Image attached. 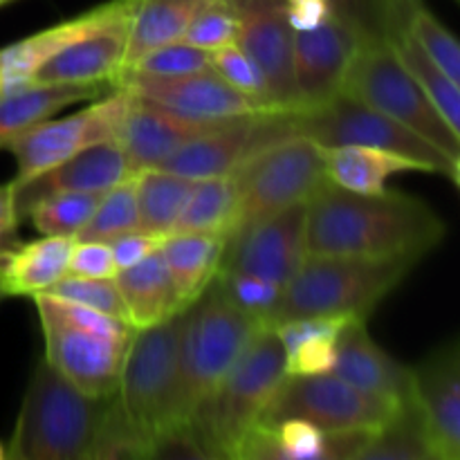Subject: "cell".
I'll return each mask as SVG.
<instances>
[{
    "label": "cell",
    "mask_w": 460,
    "mask_h": 460,
    "mask_svg": "<svg viewBox=\"0 0 460 460\" xmlns=\"http://www.w3.org/2000/svg\"><path fill=\"white\" fill-rule=\"evenodd\" d=\"M328 4L332 16L344 22L359 43L391 40L402 31L386 0H328Z\"/></svg>",
    "instance_id": "obj_39"
},
{
    "label": "cell",
    "mask_w": 460,
    "mask_h": 460,
    "mask_svg": "<svg viewBox=\"0 0 460 460\" xmlns=\"http://www.w3.org/2000/svg\"><path fill=\"white\" fill-rule=\"evenodd\" d=\"M137 184V229L166 238L173 234L196 180L164 169H146L135 175Z\"/></svg>",
    "instance_id": "obj_30"
},
{
    "label": "cell",
    "mask_w": 460,
    "mask_h": 460,
    "mask_svg": "<svg viewBox=\"0 0 460 460\" xmlns=\"http://www.w3.org/2000/svg\"><path fill=\"white\" fill-rule=\"evenodd\" d=\"M124 0H108L97 7L81 12L79 16L67 18L58 25L40 30L36 34L25 36L12 45L0 48V94L27 88L34 84V75L49 57L70 45L79 36L106 22L121 9Z\"/></svg>",
    "instance_id": "obj_23"
},
{
    "label": "cell",
    "mask_w": 460,
    "mask_h": 460,
    "mask_svg": "<svg viewBox=\"0 0 460 460\" xmlns=\"http://www.w3.org/2000/svg\"><path fill=\"white\" fill-rule=\"evenodd\" d=\"M305 256V202H299L227 238L218 270L254 274L286 288Z\"/></svg>",
    "instance_id": "obj_15"
},
{
    "label": "cell",
    "mask_w": 460,
    "mask_h": 460,
    "mask_svg": "<svg viewBox=\"0 0 460 460\" xmlns=\"http://www.w3.org/2000/svg\"><path fill=\"white\" fill-rule=\"evenodd\" d=\"M326 160V180L346 191L362 193V196H380L386 191V180L409 171H422L418 162L398 153L380 151L371 146H332L323 148Z\"/></svg>",
    "instance_id": "obj_26"
},
{
    "label": "cell",
    "mask_w": 460,
    "mask_h": 460,
    "mask_svg": "<svg viewBox=\"0 0 460 460\" xmlns=\"http://www.w3.org/2000/svg\"><path fill=\"white\" fill-rule=\"evenodd\" d=\"M45 295L88 305V308H94L99 313H106L111 317L130 323L124 299H121L119 290L115 286V279H88L76 277V274H63L54 286L45 290Z\"/></svg>",
    "instance_id": "obj_40"
},
{
    "label": "cell",
    "mask_w": 460,
    "mask_h": 460,
    "mask_svg": "<svg viewBox=\"0 0 460 460\" xmlns=\"http://www.w3.org/2000/svg\"><path fill=\"white\" fill-rule=\"evenodd\" d=\"M211 283L218 288L225 299L232 301L238 310H243L261 326H270L274 310L283 296V288L277 283L236 270H218Z\"/></svg>",
    "instance_id": "obj_37"
},
{
    "label": "cell",
    "mask_w": 460,
    "mask_h": 460,
    "mask_svg": "<svg viewBox=\"0 0 460 460\" xmlns=\"http://www.w3.org/2000/svg\"><path fill=\"white\" fill-rule=\"evenodd\" d=\"M359 39L335 16L308 31H295V84L301 111L323 106L341 93Z\"/></svg>",
    "instance_id": "obj_19"
},
{
    "label": "cell",
    "mask_w": 460,
    "mask_h": 460,
    "mask_svg": "<svg viewBox=\"0 0 460 460\" xmlns=\"http://www.w3.org/2000/svg\"><path fill=\"white\" fill-rule=\"evenodd\" d=\"M218 124L223 121L189 119V117L130 94L128 108H126L115 139L124 148L135 173H139V171L162 166L184 144L209 133Z\"/></svg>",
    "instance_id": "obj_20"
},
{
    "label": "cell",
    "mask_w": 460,
    "mask_h": 460,
    "mask_svg": "<svg viewBox=\"0 0 460 460\" xmlns=\"http://www.w3.org/2000/svg\"><path fill=\"white\" fill-rule=\"evenodd\" d=\"M341 94L385 112L460 162V135L449 128L425 90L402 66L391 40L359 43Z\"/></svg>",
    "instance_id": "obj_9"
},
{
    "label": "cell",
    "mask_w": 460,
    "mask_h": 460,
    "mask_svg": "<svg viewBox=\"0 0 460 460\" xmlns=\"http://www.w3.org/2000/svg\"><path fill=\"white\" fill-rule=\"evenodd\" d=\"M395 54L402 61V66L411 72L413 79L418 81L425 94L429 97V102L434 103L436 111L443 115V119L447 121L449 128L456 130L460 135V90L456 81L449 79L425 52H422L420 45L407 34V31H400L395 39H391Z\"/></svg>",
    "instance_id": "obj_32"
},
{
    "label": "cell",
    "mask_w": 460,
    "mask_h": 460,
    "mask_svg": "<svg viewBox=\"0 0 460 460\" xmlns=\"http://www.w3.org/2000/svg\"><path fill=\"white\" fill-rule=\"evenodd\" d=\"M332 373L349 385L395 404H407L411 395V368L391 358L368 335L367 319H350L341 328Z\"/></svg>",
    "instance_id": "obj_22"
},
{
    "label": "cell",
    "mask_w": 460,
    "mask_h": 460,
    "mask_svg": "<svg viewBox=\"0 0 460 460\" xmlns=\"http://www.w3.org/2000/svg\"><path fill=\"white\" fill-rule=\"evenodd\" d=\"M288 25L292 31H308L332 16L328 0H283Z\"/></svg>",
    "instance_id": "obj_47"
},
{
    "label": "cell",
    "mask_w": 460,
    "mask_h": 460,
    "mask_svg": "<svg viewBox=\"0 0 460 460\" xmlns=\"http://www.w3.org/2000/svg\"><path fill=\"white\" fill-rule=\"evenodd\" d=\"M236 187L234 234L310 196L326 182L323 148L305 137H288L261 148L232 173Z\"/></svg>",
    "instance_id": "obj_10"
},
{
    "label": "cell",
    "mask_w": 460,
    "mask_h": 460,
    "mask_svg": "<svg viewBox=\"0 0 460 460\" xmlns=\"http://www.w3.org/2000/svg\"><path fill=\"white\" fill-rule=\"evenodd\" d=\"M142 460L151 458V440L130 422L121 409L117 394L108 398L103 416L99 420L90 460Z\"/></svg>",
    "instance_id": "obj_35"
},
{
    "label": "cell",
    "mask_w": 460,
    "mask_h": 460,
    "mask_svg": "<svg viewBox=\"0 0 460 460\" xmlns=\"http://www.w3.org/2000/svg\"><path fill=\"white\" fill-rule=\"evenodd\" d=\"M238 13L236 43L254 61L272 112H301L295 84V31L288 25L283 0H229Z\"/></svg>",
    "instance_id": "obj_13"
},
{
    "label": "cell",
    "mask_w": 460,
    "mask_h": 460,
    "mask_svg": "<svg viewBox=\"0 0 460 460\" xmlns=\"http://www.w3.org/2000/svg\"><path fill=\"white\" fill-rule=\"evenodd\" d=\"M4 458V447H3V443H0V460Z\"/></svg>",
    "instance_id": "obj_51"
},
{
    "label": "cell",
    "mask_w": 460,
    "mask_h": 460,
    "mask_svg": "<svg viewBox=\"0 0 460 460\" xmlns=\"http://www.w3.org/2000/svg\"><path fill=\"white\" fill-rule=\"evenodd\" d=\"M238 13L229 0H211L200 13L191 21V25L184 31L182 40L196 45V48L216 52L229 43H236L238 39Z\"/></svg>",
    "instance_id": "obj_41"
},
{
    "label": "cell",
    "mask_w": 460,
    "mask_h": 460,
    "mask_svg": "<svg viewBox=\"0 0 460 460\" xmlns=\"http://www.w3.org/2000/svg\"><path fill=\"white\" fill-rule=\"evenodd\" d=\"M31 299L43 328V358L84 394L97 398L117 394L121 362L135 328L111 314L45 292Z\"/></svg>",
    "instance_id": "obj_3"
},
{
    "label": "cell",
    "mask_w": 460,
    "mask_h": 460,
    "mask_svg": "<svg viewBox=\"0 0 460 460\" xmlns=\"http://www.w3.org/2000/svg\"><path fill=\"white\" fill-rule=\"evenodd\" d=\"M135 171L126 157L124 148L117 139L94 144L85 151L76 153L70 160L34 175L16 189L18 220H25L27 211L40 198L63 191H108L115 184L135 178ZM13 182V180H12Z\"/></svg>",
    "instance_id": "obj_21"
},
{
    "label": "cell",
    "mask_w": 460,
    "mask_h": 460,
    "mask_svg": "<svg viewBox=\"0 0 460 460\" xmlns=\"http://www.w3.org/2000/svg\"><path fill=\"white\" fill-rule=\"evenodd\" d=\"M111 85H40L0 94V148L7 146L16 135L48 119L61 108L76 102H94L111 93Z\"/></svg>",
    "instance_id": "obj_29"
},
{
    "label": "cell",
    "mask_w": 460,
    "mask_h": 460,
    "mask_svg": "<svg viewBox=\"0 0 460 460\" xmlns=\"http://www.w3.org/2000/svg\"><path fill=\"white\" fill-rule=\"evenodd\" d=\"M137 225V184H135V178H130L103 191L97 209L90 216L85 227L76 234V238L111 243L121 234L135 232Z\"/></svg>",
    "instance_id": "obj_36"
},
{
    "label": "cell",
    "mask_w": 460,
    "mask_h": 460,
    "mask_svg": "<svg viewBox=\"0 0 460 460\" xmlns=\"http://www.w3.org/2000/svg\"><path fill=\"white\" fill-rule=\"evenodd\" d=\"M407 259H355V256H305L270 326L299 317L368 319V314L411 272Z\"/></svg>",
    "instance_id": "obj_5"
},
{
    "label": "cell",
    "mask_w": 460,
    "mask_h": 460,
    "mask_svg": "<svg viewBox=\"0 0 460 460\" xmlns=\"http://www.w3.org/2000/svg\"><path fill=\"white\" fill-rule=\"evenodd\" d=\"M337 340L332 335H317L299 341L286 353L288 376H323L332 373L337 359Z\"/></svg>",
    "instance_id": "obj_44"
},
{
    "label": "cell",
    "mask_w": 460,
    "mask_h": 460,
    "mask_svg": "<svg viewBox=\"0 0 460 460\" xmlns=\"http://www.w3.org/2000/svg\"><path fill=\"white\" fill-rule=\"evenodd\" d=\"M359 460H434L425 429L411 402L402 404L371 443Z\"/></svg>",
    "instance_id": "obj_34"
},
{
    "label": "cell",
    "mask_w": 460,
    "mask_h": 460,
    "mask_svg": "<svg viewBox=\"0 0 460 460\" xmlns=\"http://www.w3.org/2000/svg\"><path fill=\"white\" fill-rule=\"evenodd\" d=\"M288 121L295 137L299 135L322 148L349 144L380 148L418 162L427 173L443 175L454 184L460 182L458 160H452L447 153L413 133L411 128L349 94L340 93L328 103L310 111L288 112Z\"/></svg>",
    "instance_id": "obj_8"
},
{
    "label": "cell",
    "mask_w": 460,
    "mask_h": 460,
    "mask_svg": "<svg viewBox=\"0 0 460 460\" xmlns=\"http://www.w3.org/2000/svg\"><path fill=\"white\" fill-rule=\"evenodd\" d=\"M130 94L124 88H112L103 97L94 99L88 108L63 119H40L7 144V151L16 157L18 173L13 184H21L76 153L117 137L121 119L128 108Z\"/></svg>",
    "instance_id": "obj_12"
},
{
    "label": "cell",
    "mask_w": 460,
    "mask_h": 460,
    "mask_svg": "<svg viewBox=\"0 0 460 460\" xmlns=\"http://www.w3.org/2000/svg\"><path fill=\"white\" fill-rule=\"evenodd\" d=\"M386 3H389L391 13H394L395 22H398V27L402 31H404V27H407L409 16H411V13L420 7V4H425L422 0H386Z\"/></svg>",
    "instance_id": "obj_49"
},
{
    "label": "cell",
    "mask_w": 460,
    "mask_h": 460,
    "mask_svg": "<svg viewBox=\"0 0 460 460\" xmlns=\"http://www.w3.org/2000/svg\"><path fill=\"white\" fill-rule=\"evenodd\" d=\"M400 407L349 385L335 373L286 376L259 422L301 418L326 431H377Z\"/></svg>",
    "instance_id": "obj_11"
},
{
    "label": "cell",
    "mask_w": 460,
    "mask_h": 460,
    "mask_svg": "<svg viewBox=\"0 0 460 460\" xmlns=\"http://www.w3.org/2000/svg\"><path fill=\"white\" fill-rule=\"evenodd\" d=\"M162 241H164L162 236L142 232V229H135V232L121 234V236L112 238L108 245H111L112 250V259H115L117 272H119V270L130 268V265L142 263L144 259L155 254V252L162 247Z\"/></svg>",
    "instance_id": "obj_46"
},
{
    "label": "cell",
    "mask_w": 460,
    "mask_h": 460,
    "mask_svg": "<svg viewBox=\"0 0 460 460\" xmlns=\"http://www.w3.org/2000/svg\"><path fill=\"white\" fill-rule=\"evenodd\" d=\"M209 3L211 0H133L124 70L153 49L182 39L193 18Z\"/></svg>",
    "instance_id": "obj_27"
},
{
    "label": "cell",
    "mask_w": 460,
    "mask_h": 460,
    "mask_svg": "<svg viewBox=\"0 0 460 460\" xmlns=\"http://www.w3.org/2000/svg\"><path fill=\"white\" fill-rule=\"evenodd\" d=\"M115 286L133 328L155 326L184 310L160 250L142 263L119 270L115 274Z\"/></svg>",
    "instance_id": "obj_24"
},
{
    "label": "cell",
    "mask_w": 460,
    "mask_h": 460,
    "mask_svg": "<svg viewBox=\"0 0 460 460\" xmlns=\"http://www.w3.org/2000/svg\"><path fill=\"white\" fill-rule=\"evenodd\" d=\"M376 431H326L301 418L259 422L236 449L238 460H359Z\"/></svg>",
    "instance_id": "obj_18"
},
{
    "label": "cell",
    "mask_w": 460,
    "mask_h": 460,
    "mask_svg": "<svg viewBox=\"0 0 460 460\" xmlns=\"http://www.w3.org/2000/svg\"><path fill=\"white\" fill-rule=\"evenodd\" d=\"M184 310L155 326L135 328L121 362L117 400L130 422L151 440V447L162 431L180 422L178 385Z\"/></svg>",
    "instance_id": "obj_7"
},
{
    "label": "cell",
    "mask_w": 460,
    "mask_h": 460,
    "mask_svg": "<svg viewBox=\"0 0 460 460\" xmlns=\"http://www.w3.org/2000/svg\"><path fill=\"white\" fill-rule=\"evenodd\" d=\"M227 238L220 234H169L160 254L182 305H191L209 288L223 263Z\"/></svg>",
    "instance_id": "obj_25"
},
{
    "label": "cell",
    "mask_w": 460,
    "mask_h": 460,
    "mask_svg": "<svg viewBox=\"0 0 460 460\" xmlns=\"http://www.w3.org/2000/svg\"><path fill=\"white\" fill-rule=\"evenodd\" d=\"M18 214H16V189L13 182L0 184V232L3 229H16L18 227Z\"/></svg>",
    "instance_id": "obj_48"
},
{
    "label": "cell",
    "mask_w": 460,
    "mask_h": 460,
    "mask_svg": "<svg viewBox=\"0 0 460 460\" xmlns=\"http://www.w3.org/2000/svg\"><path fill=\"white\" fill-rule=\"evenodd\" d=\"M102 196L103 191L52 193L34 202L25 218L31 220L40 236L76 238L97 209Z\"/></svg>",
    "instance_id": "obj_33"
},
{
    "label": "cell",
    "mask_w": 460,
    "mask_h": 460,
    "mask_svg": "<svg viewBox=\"0 0 460 460\" xmlns=\"http://www.w3.org/2000/svg\"><path fill=\"white\" fill-rule=\"evenodd\" d=\"M67 274L88 279H115L117 265L112 259L111 245L103 241H79V238H75Z\"/></svg>",
    "instance_id": "obj_45"
},
{
    "label": "cell",
    "mask_w": 460,
    "mask_h": 460,
    "mask_svg": "<svg viewBox=\"0 0 460 460\" xmlns=\"http://www.w3.org/2000/svg\"><path fill=\"white\" fill-rule=\"evenodd\" d=\"M209 66L211 70H214L220 79L227 81L234 90H238V93L250 97L254 103H259L265 112H272L268 106V97H265L263 79H261L254 61L247 57V52L241 45L229 43L225 45V48L211 52Z\"/></svg>",
    "instance_id": "obj_42"
},
{
    "label": "cell",
    "mask_w": 460,
    "mask_h": 460,
    "mask_svg": "<svg viewBox=\"0 0 460 460\" xmlns=\"http://www.w3.org/2000/svg\"><path fill=\"white\" fill-rule=\"evenodd\" d=\"M108 398L84 394L48 359H39L4 458L90 460Z\"/></svg>",
    "instance_id": "obj_2"
},
{
    "label": "cell",
    "mask_w": 460,
    "mask_h": 460,
    "mask_svg": "<svg viewBox=\"0 0 460 460\" xmlns=\"http://www.w3.org/2000/svg\"><path fill=\"white\" fill-rule=\"evenodd\" d=\"M434 460H460V350L456 341L411 368V395Z\"/></svg>",
    "instance_id": "obj_16"
},
{
    "label": "cell",
    "mask_w": 460,
    "mask_h": 460,
    "mask_svg": "<svg viewBox=\"0 0 460 460\" xmlns=\"http://www.w3.org/2000/svg\"><path fill=\"white\" fill-rule=\"evenodd\" d=\"M0 299H4V295H3V290H0Z\"/></svg>",
    "instance_id": "obj_52"
},
{
    "label": "cell",
    "mask_w": 460,
    "mask_h": 460,
    "mask_svg": "<svg viewBox=\"0 0 460 460\" xmlns=\"http://www.w3.org/2000/svg\"><path fill=\"white\" fill-rule=\"evenodd\" d=\"M236 220V187L232 175L196 180L173 234H220L227 238Z\"/></svg>",
    "instance_id": "obj_31"
},
{
    "label": "cell",
    "mask_w": 460,
    "mask_h": 460,
    "mask_svg": "<svg viewBox=\"0 0 460 460\" xmlns=\"http://www.w3.org/2000/svg\"><path fill=\"white\" fill-rule=\"evenodd\" d=\"M286 376V350L274 328H256L218 389L189 418L209 458L236 456L241 440L259 425Z\"/></svg>",
    "instance_id": "obj_4"
},
{
    "label": "cell",
    "mask_w": 460,
    "mask_h": 460,
    "mask_svg": "<svg viewBox=\"0 0 460 460\" xmlns=\"http://www.w3.org/2000/svg\"><path fill=\"white\" fill-rule=\"evenodd\" d=\"M445 238V223L425 200L386 189L346 191L326 180L305 202V254L407 259L418 263Z\"/></svg>",
    "instance_id": "obj_1"
},
{
    "label": "cell",
    "mask_w": 460,
    "mask_h": 460,
    "mask_svg": "<svg viewBox=\"0 0 460 460\" xmlns=\"http://www.w3.org/2000/svg\"><path fill=\"white\" fill-rule=\"evenodd\" d=\"M72 245L70 236H40L21 243L0 272V290L4 296H34L48 290L67 274Z\"/></svg>",
    "instance_id": "obj_28"
},
{
    "label": "cell",
    "mask_w": 460,
    "mask_h": 460,
    "mask_svg": "<svg viewBox=\"0 0 460 460\" xmlns=\"http://www.w3.org/2000/svg\"><path fill=\"white\" fill-rule=\"evenodd\" d=\"M115 88H124L135 97L146 99L196 121H229L265 112L259 103L220 79L211 67L178 76H155L137 70H124Z\"/></svg>",
    "instance_id": "obj_14"
},
{
    "label": "cell",
    "mask_w": 460,
    "mask_h": 460,
    "mask_svg": "<svg viewBox=\"0 0 460 460\" xmlns=\"http://www.w3.org/2000/svg\"><path fill=\"white\" fill-rule=\"evenodd\" d=\"M256 328H261V323L225 299L214 283L187 305L180 340V422L189 420L218 389L229 368L250 344Z\"/></svg>",
    "instance_id": "obj_6"
},
{
    "label": "cell",
    "mask_w": 460,
    "mask_h": 460,
    "mask_svg": "<svg viewBox=\"0 0 460 460\" xmlns=\"http://www.w3.org/2000/svg\"><path fill=\"white\" fill-rule=\"evenodd\" d=\"M409 36L416 40L422 48V52L445 72L452 81L460 84V45L456 36L425 7L416 9L409 16L407 27H404Z\"/></svg>",
    "instance_id": "obj_38"
},
{
    "label": "cell",
    "mask_w": 460,
    "mask_h": 460,
    "mask_svg": "<svg viewBox=\"0 0 460 460\" xmlns=\"http://www.w3.org/2000/svg\"><path fill=\"white\" fill-rule=\"evenodd\" d=\"M211 61V52L196 48V45L187 43V40H171V43L162 45V48L153 49L146 57L139 58L133 67L128 70L144 72V75L155 76H178L189 75V72L207 70Z\"/></svg>",
    "instance_id": "obj_43"
},
{
    "label": "cell",
    "mask_w": 460,
    "mask_h": 460,
    "mask_svg": "<svg viewBox=\"0 0 460 460\" xmlns=\"http://www.w3.org/2000/svg\"><path fill=\"white\" fill-rule=\"evenodd\" d=\"M21 245V238H18L16 229H3L0 232V272L4 270V265H7V261L12 259L13 250Z\"/></svg>",
    "instance_id": "obj_50"
},
{
    "label": "cell",
    "mask_w": 460,
    "mask_h": 460,
    "mask_svg": "<svg viewBox=\"0 0 460 460\" xmlns=\"http://www.w3.org/2000/svg\"><path fill=\"white\" fill-rule=\"evenodd\" d=\"M130 7L133 0H124L115 16L58 49L36 70L34 84L115 88L126 63Z\"/></svg>",
    "instance_id": "obj_17"
}]
</instances>
